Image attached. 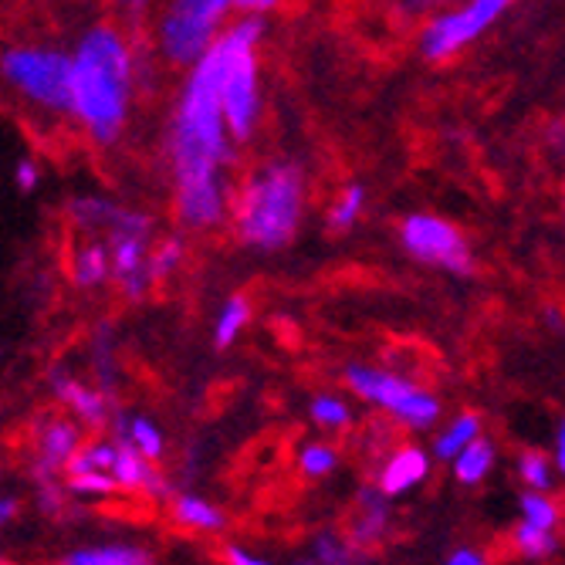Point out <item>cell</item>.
<instances>
[{
	"mask_svg": "<svg viewBox=\"0 0 565 565\" xmlns=\"http://www.w3.org/2000/svg\"><path fill=\"white\" fill-rule=\"evenodd\" d=\"M345 383L359 399L386 409L393 420H399L409 430H430L440 420V399L430 390L409 383V380H403V376H396L390 370L349 366Z\"/></svg>",
	"mask_w": 565,
	"mask_h": 565,
	"instance_id": "obj_6",
	"label": "cell"
},
{
	"mask_svg": "<svg viewBox=\"0 0 565 565\" xmlns=\"http://www.w3.org/2000/svg\"><path fill=\"white\" fill-rule=\"evenodd\" d=\"M265 38V21L262 18H241L234 21L214 47L203 55L180 92L173 126H170V163L177 186L203 183V180H221V167L231 160V136L221 116V75L231 62L237 47H258Z\"/></svg>",
	"mask_w": 565,
	"mask_h": 565,
	"instance_id": "obj_1",
	"label": "cell"
},
{
	"mask_svg": "<svg viewBox=\"0 0 565 565\" xmlns=\"http://www.w3.org/2000/svg\"><path fill=\"white\" fill-rule=\"evenodd\" d=\"M72 278L82 288H98L109 281V250L98 241H85L72 254Z\"/></svg>",
	"mask_w": 565,
	"mask_h": 565,
	"instance_id": "obj_18",
	"label": "cell"
},
{
	"mask_svg": "<svg viewBox=\"0 0 565 565\" xmlns=\"http://www.w3.org/2000/svg\"><path fill=\"white\" fill-rule=\"evenodd\" d=\"M78 447H82V430L72 420H47L38 430V460H34L38 484H55V475L65 471Z\"/></svg>",
	"mask_w": 565,
	"mask_h": 565,
	"instance_id": "obj_12",
	"label": "cell"
},
{
	"mask_svg": "<svg viewBox=\"0 0 565 565\" xmlns=\"http://www.w3.org/2000/svg\"><path fill=\"white\" fill-rule=\"evenodd\" d=\"M444 565H488V558H484V552H478V548H457Z\"/></svg>",
	"mask_w": 565,
	"mask_h": 565,
	"instance_id": "obj_36",
	"label": "cell"
},
{
	"mask_svg": "<svg viewBox=\"0 0 565 565\" xmlns=\"http://www.w3.org/2000/svg\"><path fill=\"white\" fill-rule=\"evenodd\" d=\"M430 475V454L420 450V447H399L390 454V460L380 468V478H376V491L383 498H396V494H406L414 491L417 484H424Z\"/></svg>",
	"mask_w": 565,
	"mask_h": 565,
	"instance_id": "obj_13",
	"label": "cell"
},
{
	"mask_svg": "<svg viewBox=\"0 0 565 565\" xmlns=\"http://www.w3.org/2000/svg\"><path fill=\"white\" fill-rule=\"evenodd\" d=\"M339 468V450L329 444H305L298 454V471L305 478H326Z\"/></svg>",
	"mask_w": 565,
	"mask_h": 565,
	"instance_id": "obj_30",
	"label": "cell"
},
{
	"mask_svg": "<svg viewBox=\"0 0 565 565\" xmlns=\"http://www.w3.org/2000/svg\"><path fill=\"white\" fill-rule=\"evenodd\" d=\"M68 491H75L82 498H109L119 488L109 475H82V478H68Z\"/></svg>",
	"mask_w": 565,
	"mask_h": 565,
	"instance_id": "obj_34",
	"label": "cell"
},
{
	"mask_svg": "<svg viewBox=\"0 0 565 565\" xmlns=\"http://www.w3.org/2000/svg\"><path fill=\"white\" fill-rule=\"evenodd\" d=\"M308 417H312L319 427H326V430H345L349 424H352V409H349V403L342 399V396H335V393H319L316 399H312V406H308Z\"/></svg>",
	"mask_w": 565,
	"mask_h": 565,
	"instance_id": "obj_27",
	"label": "cell"
},
{
	"mask_svg": "<svg viewBox=\"0 0 565 565\" xmlns=\"http://www.w3.org/2000/svg\"><path fill=\"white\" fill-rule=\"evenodd\" d=\"M504 11H508V0H475V4H465L457 11H444V14L430 18L427 28L420 31L424 58L444 62V58L457 55L460 47L478 41Z\"/></svg>",
	"mask_w": 565,
	"mask_h": 565,
	"instance_id": "obj_10",
	"label": "cell"
},
{
	"mask_svg": "<svg viewBox=\"0 0 565 565\" xmlns=\"http://www.w3.org/2000/svg\"><path fill=\"white\" fill-rule=\"evenodd\" d=\"M0 75L4 82L28 98L31 106L44 113H68V75H72V58L58 47H38V44H21L8 47L0 55Z\"/></svg>",
	"mask_w": 565,
	"mask_h": 565,
	"instance_id": "obj_4",
	"label": "cell"
},
{
	"mask_svg": "<svg viewBox=\"0 0 565 565\" xmlns=\"http://www.w3.org/2000/svg\"><path fill=\"white\" fill-rule=\"evenodd\" d=\"M355 522H352V545H373L386 535L390 525V508L386 498L376 488H363L359 491V504H355Z\"/></svg>",
	"mask_w": 565,
	"mask_h": 565,
	"instance_id": "obj_16",
	"label": "cell"
},
{
	"mask_svg": "<svg viewBox=\"0 0 565 565\" xmlns=\"http://www.w3.org/2000/svg\"><path fill=\"white\" fill-rule=\"evenodd\" d=\"M363 207H366V190L359 183H349L329 211V231H335V234L349 231L359 217H363Z\"/></svg>",
	"mask_w": 565,
	"mask_h": 565,
	"instance_id": "obj_26",
	"label": "cell"
},
{
	"mask_svg": "<svg viewBox=\"0 0 565 565\" xmlns=\"http://www.w3.org/2000/svg\"><path fill=\"white\" fill-rule=\"evenodd\" d=\"M312 555L319 565H349L352 562V545H345L335 535H319L312 545Z\"/></svg>",
	"mask_w": 565,
	"mask_h": 565,
	"instance_id": "obj_33",
	"label": "cell"
},
{
	"mask_svg": "<svg viewBox=\"0 0 565 565\" xmlns=\"http://www.w3.org/2000/svg\"><path fill=\"white\" fill-rule=\"evenodd\" d=\"M0 565H11V562H8V558H0Z\"/></svg>",
	"mask_w": 565,
	"mask_h": 565,
	"instance_id": "obj_40",
	"label": "cell"
},
{
	"mask_svg": "<svg viewBox=\"0 0 565 565\" xmlns=\"http://www.w3.org/2000/svg\"><path fill=\"white\" fill-rule=\"evenodd\" d=\"M180 262H183V241H180V237L160 241L157 250H149V265H146L149 281L157 285V281H163V278H170V275L180 268Z\"/></svg>",
	"mask_w": 565,
	"mask_h": 565,
	"instance_id": "obj_31",
	"label": "cell"
},
{
	"mask_svg": "<svg viewBox=\"0 0 565 565\" xmlns=\"http://www.w3.org/2000/svg\"><path fill=\"white\" fill-rule=\"evenodd\" d=\"M55 393L82 424L102 427L109 420V399L102 396L98 390H92V386H85V383H78L72 376H55Z\"/></svg>",
	"mask_w": 565,
	"mask_h": 565,
	"instance_id": "obj_15",
	"label": "cell"
},
{
	"mask_svg": "<svg viewBox=\"0 0 565 565\" xmlns=\"http://www.w3.org/2000/svg\"><path fill=\"white\" fill-rule=\"evenodd\" d=\"M18 515V501L14 498H0V529Z\"/></svg>",
	"mask_w": 565,
	"mask_h": 565,
	"instance_id": "obj_39",
	"label": "cell"
},
{
	"mask_svg": "<svg viewBox=\"0 0 565 565\" xmlns=\"http://www.w3.org/2000/svg\"><path fill=\"white\" fill-rule=\"evenodd\" d=\"M109 281L122 288L126 298H142L152 281H149V237H152V221L142 211H126L119 207L113 224H109Z\"/></svg>",
	"mask_w": 565,
	"mask_h": 565,
	"instance_id": "obj_7",
	"label": "cell"
},
{
	"mask_svg": "<svg viewBox=\"0 0 565 565\" xmlns=\"http://www.w3.org/2000/svg\"><path fill=\"white\" fill-rule=\"evenodd\" d=\"M14 180H18V186H21V190H34V186H38V180H41L38 163L21 160V163H18V170H14Z\"/></svg>",
	"mask_w": 565,
	"mask_h": 565,
	"instance_id": "obj_35",
	"label": "cell"
},
{
	"mask_svg": "<svg viewBox=\"0 0 565 565\" xmlns=\"http://www.w3.org/2000/svg\"><path fill=\"white\" fill-rule=\"evenodd\" d=\"M399 241H403L406 254H414L417 262H424L430 268H444L454 275H468L475 268L465 234L437 214H409L399 224Z\"/></svg>",
	"mask_w": 565,
	"mask_h": 565,
	"instance_id": "obj_9",
	"label": "cell"
},
{
	"mask_svg": "<svg viewBox=\"0 0 565 565\" xmlns=\"http://www.w3.org/2000/svg\"><path fill=\"white\" fill-rule=\"evenodd\" d=\"M109 478L116 481V488L122 491H139L146 498H167L170 494V484L163 481V475L142 460L136 450H129L126 444L116 440V460H113V471Z\"/></svg>",
	"mask_w": 565,
	"mask_h": 565,
	"instance_id": "obj_14",
	"label": "cell"
},
{
	"mask_svg": "<svg viewBox=\"0 0 565 565\" xmlns=\"http://www.w3.org/2000/svg\"><path fill=\"white\" fill-rule=\"evenodd\" d=\"M519 478L529 484V491L548 494L552 484H555V468H552L548 454H542V450H525V454L519 457Z\"/></svg>",
	"mask_w": 565,
	"mask_h": 565,
	"instance_id": "obj_28",
	"label": "cell"
},
{
	"mask_svg": "<svg viewBox=\"0 0 565 565\" xmlns=\"http://www.w3.org/2000/svg\"><path fill=\"white\" fill-rule=\"evenodd\" d=\"M247 322H250V305H247V298H241V295L227 298L224 308H221V319H217V332H214L217 345L227 349L244 332Z\"/></svg>",
	"mask_w": 565,
	"mask_h": 565,
	"instance_id": "obj_29",
	"label": "cell"
},
{
	"mask_svg": "<svg viewBox=\"0 0 565 565\" xmlns=\"http://www.w3.org/2000/svg\"><path fill=\"white\" fill-rule=\"evenodd\" d=\"M481 437V417L478 414H460L454 417L434 440V457L440 460H454L465 447H471Z\"/></svg>",
	"mask_w": 565,
	"mask_h": 565,
	"instance_id": "obj_20",
	"label": "cell"
},
{
	"mask_svg": "<svg viewBox=\"0 0 565 565\" xmlns=\"http://www.w3.org/2000/svg\"><path fill=\"white\" fill-rule=\"evenodd\" d=\"M217 95H221V116L231 142L250 139L262 116V78H258V55H254V47L234 51L221 75Z\"/></svg>",
	"mask_w": 565,
	"mask_h": 565,
	"instance_id": "obj_8",
	"label": "cell"
},
{
	"mask_svg": "<svg viewBox=\"0 0 565 565\" xmlns=\"http://www.w3.org/2000/svg\"><path fill=\"white\" fill-rule=\"evenodd\" d=\"M170 511H173L177 525H183L190 532H221V529H227V515L217 504H211L207 498L180 494V498H173Z\"/></svg>",
	"mask_w": 565,
	"mask_h": 565,
	"instance_id": "obj_17",
	"label": "cell"
},
{
	"mask_svg": "<svg viewBox=\"0 0 565 565\" xmlns=\"http://www.w3.org/2000/svg\"><path fill=\"white\" fill-rule=\"evenodd\" d=\"M305 211V177L295 163H268L254 170L237 200L234 227L247 247L278 250L298 234Z\"/></svg>",
	"mask_w": 565,
	"mask_h": 565,
	"instance_id": "obj_3",
	"label": "cell"
},
{
	"mask_svg": "<svg viewBox=\"0 0 565 565\" xmlns=\"http://www.w3.org/2000/svg\"><path fill=\"white\" fill-rule=\"evenodd\" d=\"M231 0H177L160 21V55L177 68H193L224 34Z\"/></svg>",
	"mask_w": 565,
	"mask_h": 565,
	"instance_id": "obj_5",
	"label": "cell"
},
{
	"mask_svg": "<svg viewBox=\"0 0 565 565\" xmlns=\"http://www.w3.org/2000/svg\"><path fill=\"white\" fill-rule=\"evenodd\" d=\"M227 217V186L221 180H203L177 186V221L190 231H214Z\"/></svg>",
	"mask_w": 565,
	"mask_h": 565,
	"instance_id": "obj_11",
	"label": "cell"
},
{
	"mask_svg": "<svg viewBox=\"0 0 565 565\" xmlns=\"http://www.w3.org/2000/svg\"><path fill=\"white\" fill-rule=\"evenodd\" d=\"M494 468V444L478 437L471 447H465L454 457V475L460 484H481Z\"/></svg>",
	"mask_w": 565,
	"mask_h": 565,
	"instance_id": "obj_22",
	"label": "cell"
},
{
	"mask_svg": "<svg viewBox=\"0 0 565 565\" xmlns=\"http://www.w3.org/2000/svg\"><path fill=\"white\" fill-rule=\"evenodd\" d=\"M68 75V113L92 142L113 146L129 119L136 55L116 24H95L82 34Z\"/></svg>",
	"mask_w": 565,
	"mask_h": 565,
	"instance_id": "obj_2",
	"label": "cell"
},
{
	"mask_svg": "<svg viewBox=\"0 0 565 565\" xmlns=\"http://www.w3.org/2000/svg\"><path fill=\"white\" fill-rule=\"evenodd\" d=\"M227 562H231V565H271V562H265L262 555H250L247 548H237V545L227 548Z\"/></svg>",
	"mask_w": 565,
	"mask_h": 565,
	"instance_id": "obj_38",
	"label": "cell"
},
{
	"mask_svg": "<svg viewBox=\"0 0 565 565\" xmlns=\"http://www.w3.org/2000/svg\"><path fill=\"white\" fill-rule=\"evenodd\" d=\"M519 508H522V525H529V529H535V532H548V535H555L558 519H562V511H558L555 498H548V494H535V491H525V494H522V501H519Z\"/></svg>",
	"mask_w": 565,
	"mask_h": 565,
	"instance_id": "obj_25",
	"label": "cell"
},
{
	"mask_svg": "<svg viewBox=\"0 0 565 565\" xmlns=\"http://www.w3.org/2000/svg\"><path fill=\"white\" fill-rule=\"evenodd\" d=\"M511 542H515V548L525 555V558H548L555 548H558V539L548 535V532H535L529 525H515V532H511Z\"/></svg>",
	"mask_w": 565,
	"mask_h": 565,
	"instance_id": "obj_32",
	"label": "cell"
},
{
	"mask_svg": "<svg viewBox=\"0 0 565 565\" xmlns=\"http://www.w3.org/2000/svg\"><path fill=\"white\" fill-rule=\"evenodd\" d=\"M552 468H555V475L565 468V427L562 424L552 434Z\"/></svg>",
	"mask_w": 565,
	"mask_h": 565,
	"instance_id": "obj_37",
	"label": "cell"
},
{
	"mask_svg": "<svg viewBox=\"0 0 565 565\" xmlns=\"http://www.w3.org/2000/svg\"><path fill=\"white\" fill-rule=\"evenodd\" d=\"M119 444H126L129 450H136L142 460H160L163 457V434L160 427L146 420V417H132V420H119Z\"/></svg>",
	"mask_w": 565,
	"mask_h": 565,
	"instance_id": "obj_21",
	"label": "cell"
},
{
	"mask_svg": "<svg viewBox=\"0 0 565 565\" xmlns=\"http://www.w3.org/2000/svg\"><path fill=\"white\" fill-rule=\"evenodd\" d=\"M116 460V440H95V444H82L78 454L65 465L68 478H82V475H109Z\"/></svg>",
	"mask_w": 565,
	"mask_h": 565,
	"instance_id": "obj_23",
	"label": "cell"
},
{
	"mask_svg": "<svg viewBox=\"0 0 565 565\" xmlns=\"http://www.w3.org/2000/svg\"><path fill=\"white\" fill-rule=\"evenodd\" d=\"M116 203H109V200H102V196H78V200H72V221H75V227L78 231H109V224H113V217H116Z\"/></svg>",
	"mask_w": 565,
	"mask_h": 565,
	"instance_id": "obj_24",
	"label": "cell"
},
{
	"mask_svg": "<svg viewBox=\"0 0 565 565\" xmlns=\"http://www.w3.org/2000/svg\"><path fill=\"white\" fill-rule=\"evenodd\" d=\"M62 565H152V558L136 545H92L65 555Z\"/></svg>",
	"mask_w": 565,
	"mask_h": 565,
	"instance_id": "obj_19",
	"label": "cell"
}]
</instances>
